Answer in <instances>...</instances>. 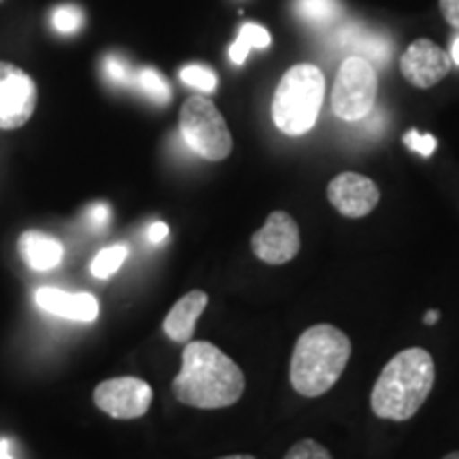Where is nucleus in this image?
Returning a JSON list of instances; mask_svg holds the SVG:
<instances>
[{
	"instance_id": "1",
	"label": "nucleus",
	"mask_w": 459,
	"mask_h": 459,
	"mask_svg": "<svg viewBox=\"0 0 459 459\" xmlns=\"http://www.w3.org/2000/svg\"><path fill=\"white\" fill-rule=\"evenodd\" d=\"M181 359V372L172 381V392L181 404L213 411L240 400L245 392L243 370L213 342L189 341Z\"/></svg>"
},
{
	"instance_id": "2",
	"label": "nucleus",
	"mask_w": 459,
	"mask_h": 459,
	"mask_svg": "<svg viewBox=\"0 0 459 459\" xmlns=\"http://www.w3.org/2000/svg\"><path fill=\"white\" fill-rule=\"evenodd\" d=\"M434 359L426 349L411 347L394 355L378 375L370 402L377 417L406 421L421 409L434 387Z\"/></svg>"
},
{
	"instance_id": "3",
	"label": "nucleus",
	"mask_w": 459,
	"mask_h": 459,
	"mask_svg": "<svg viewBox=\"0 0 459 459\" xmlns=\"http://www.w3.org/2000/svg\"><path fill=\"white\" fill-rule=\"evenodd\" d=\"M351 358L349 336L330 324L302 332L291 353V387L307 398H319L336 385Z\"/></svg>"
},
{
	"instance_id": "4",
	"label": "nucleus",
	"mask_w": 459,
	"mask_h": 459,
	"mask_svg": "<svg viewBox=\"0 0 459 459\" xmlns=\"http://www.w3.org/2000/svg\"><path fill=\"white\" fill-rule=\"evenodd\" d=\"M325 94L324 73L313 65L290 68L273 99L274 126L287 136H302L317 122Z\"/></svg>"
},
{
	"instance_id": "5",
	"label": "nucleus",
	"mask_w": 459,
	"mask_h": 459,
	"mask_svg": "<svg viewBox=\"0 0 459 459\" xmlns=\"http://www.w3.org/2000/svg\"><path fill=\"white\" fill-rule=\"evenodd\" d=\"M179 130L186 145L209 162H220L232 153V134L226 119L204 96H192L183 102Z\"/></svg>"
},
{
	"instance_id": "6",
	"label": "nucleus",
	"mask_w": 459,
	"mask_h": 459,
	"mask_svg": "<svg viewBox=\"0 0 459 459\" xmlns=\"http://www.w3.org/2000/svg\"><path fill=\"white\" fill-rule=\"evenodd\" d=\"M377 73L368 60L351 56L342 62L332 90V111L342 122H361L375 108Z\"/></svg>"
},
{
	"instance_id": "7",
	"label": "nucleus",
	"mask_w": 459,
	"mask_h": 459,
	"mask_svg": "<svg viewBox=\"0 0 459 459\" xmlns=\"http://www.w3.org/2000/svg\"><path fill=\"white\" fill-rule=\"evenodd\" d=\"M37 108V85L20 66L0 62V130L28 124Z\"/></svg>"
},
{
	"instance_id": "8",
	"label": "nucleus",
	"mask_w": 459,
	"mask_h": 459,
	"mask_svg": "<svg viewBox=\"0 0 459 459\" xmlns=\"http://www.w3.org/2000/svg\"><path fill=\"white\" fill-rule=\"evenodd\" d=\"M149 383L136 377H117L102 381L94 389V404L113 419H139L152 406Z\"/></svg>"
},
{
	"instance_id": "9",
	"label": "nucleus",
	"mask_w": 459,
	"mask_h": 459,
	"mask_svg": "<svg viewBox=\"0 0 459 459\" xmlns=\"http://www.w3.org/2000/svg\"><path fill=\"white\" fill-rule=\"evenodd\" d=\"M251 249L257 260L281 266L294 260L300 251V230L294 217L285 211H274L251 238Z\"/></svg>"
},
{
	"instance_id": "10",
	"label": "nucleus",
	"mask_w": 459,
	"mask_h": 459,
	"mask_svg": "<svg viewBox=\"0 0 459 459\" xmlns=\"http://www.w3.org/2000/svg\"><path fill=\"white\" fill-rule=\"evenodd\" d=\"M328 200L344 217H366L381 200L378 186L359 172H341L328 186Z\"/></svg>"
},
{
	"instance_id": "11",
	"label": "nucleus",
	"mask_w": 459,
	"mask_h": 459,
	"mask_svg": "<svg viewBox=\"0 0 459 459\" xmlns=\"http://www.w3.org/2000/svg\"><path fill=\"white\" fill-rule=\"evenodd\" d=\"M400 71L411 85L426 90L446 77L451 71V57L436 43L419 39L402 56Z\"/></svg>"
},
{
	"instance_id": "12",
	"label": "nucleus",
	"mask_w": 459,
	"mask_h": 459,
	"mask_svg": "<svg viewBox=\"0 0 459 459\" xmlns=\"http://www.w3.org/2000/svg\"><path fill=\"white\" fill-rule=\"evenodd\" d=\"M34 302L45 313L62 319L82 321V324H91L100 311L99 300L91 294H85V291L71 294V291L56 290V287H39L37 294H34Z\"/></svg>"
},
{
	"instance_id": "13",
	"label": "nucleus",
	"mask_w": 459,
	"mask_h": 459,
	"mask_svg": "<svg viewBox=\"0 0 459 459\" xmlns=\"http://www.w3.org/2000/svg\"><path fill=\"white\" fill-rule=\"evenodd\" d=\"M336 45L338 48H347L358 54L364 60H368L370 65L385 66L392 57L394 43L392 39L385 34L370 32L359 24H347L336 32Z\"/></svg>"
},
{
	"instance_id": "14",
	"label": "nucleus",
	"mask_w": 459,
	"mask_h": 459,
	"mask_svg": "<svg viewBox=\"0 0 459 459\" xmlns=\"http://www.w3.org/2000/svg\"><path fill=\"white\" fill-rule=\"evenodd\" d=\"M209 296L203 290H194L181 298L175 307L170 308L164 319V332L170 341L187 344L196 332V321L204 313Z\"/></svg>"
},
{
	"instance_id": "15",
	"label": "nucleus",
	"mask_w": 459,
	"mask_h": 459,
	"mask_svg": "<svg viewBox=\"0 0 459 459\" xmlns=\"http://www.w3.org/2000/svg\"><path fill=\"white\" fill-rule=\"evenodd\" d=\"M17 249H20L26 266L37 273L51 271L65 257V247L60 240L41 232V230H26L17 240Z\"/></svg>"
},
{
	"instance_id": "16",
	"label": "nucleus",
	"mask_w": 459,
	"mask_h": 459,
	"mask_svg": "<svg viewBox=\"0 0 459 459\" xmlns=\"http://www.w3.org/2000/svg\"><path fill=\"white\" fill-rule=\"evenodd\" d=\"M268 45H271V34H268L266 28L257 24H245L240 28L238 39L232 43V48H230V60H232L234 65H245L251 49H262L268 48Z\"/></svg>"
},
{
	"instance_id": "17",
	"label": "nucleus",
	"mask_w": 459,
	"mask_h": 459,
	"mask_svg": "<svg viewBox=\"0 0 459 459\" xmlns=\"http://www.w3.org/2000/svg\"><path fill=\"white\" fill-rule=\"evenodd\" d=\"M296 13L311 24H330L342 13L336 0H298Z\"/></svg>"
},
{
	"instance_id": "18",
	"label": "nucleus",
	"mask_w": 459,
	"mask_h": 459,
	"mask_svg": "<svg viewBox=\"0 0 459 459\" xmlns=\"http://www.w3.org/2000/svg\"><path fill=\"white\" fill-rule=\"evenodd\" d=\"M126 257H128V249L124 245L107 247V249L99 251L94 260H91L90 271L96 279H108L124 266Z\"/></svg>"
},
{
	"instance_id": "19",
	"label": "nucleus",
	"mask_w": 459,
	"mask_h": 459,
	"mask_svg": "<svg viewBox=\"0 0 459 459\" xmlns=\"http://www.w3.org/2000/svg\"><path fill=\"white\" fill-rule=\"evenodd\" d=\"M134 85H139L143 94H147L149 99L158 105H166L170 100V88L166 83V79L153 68H143V71L136 73Z\"/></svg>"
},
{
	"instance_id": "20",
	"label": "nucleus",
	"mask_w": 459,
	"mask_h": 459,
	"mask_svg": "<svg viewBox=\"0 0 459 459\" xmlns=\"http://www.w3.org/2000/svg\"><path fill=\"white\" fill-rule=\"evenodd\" d=\"M181 82L189 85V88H196L200 91H206V94H211V91L217 90L215 73L211 71V68H206V66H198V65L186 66L181 71Z\"/></svg>"
},
{
	"instance_id": "21",
	"label": "nucleus",
	"mask_w": 459,
	"mask_h": 459,
	"mask_svg": "<svg viewBox=\"0 0 459 459\" xmlns=\"http://www.w3.org/2000/svg\"><path fill=\"white\" fill-rule=\"evenodd\" d=\"M51 24H54L56 30L62 34L77 32L79 28L83 26L82 9L74 7V4H62V7H57L54 11V15H51Z\"/></svg>"
},
{
	"instance_id": "22",
	"label": "nucleus",
	"mask_w": 459,
	"mask_h": 459,
	"mask_svg": "<svg viewBox=\"0 0 459 459\" xmlns=\"http://www.w3.org/2000/svg\"><path fill=\"white\" fill-rule=\"evenodd\" d=\"M105 77L115 85H134L136 73L122 56L113 54L105 57Z\"/></svg>"
},
{
	"instance_id": "23",
	"label": "nucleus",
	"mask_w": 459,
	"mask_h": 459,
	"mask_svg": "<svg viewBox=\"0 0 459 459\" xmlns=\"http://www.w3.org/2000/svg\"><path fill=\"white\" fill-rule=\"evenodd\" d=\"M283 459H332V455L324 445L317 443V440L307 438L291 446Z\"/></svg>"
},
{
	"instance_id": "24",
	"label": "nucleus",
	"mask_w": 459,
	"mask_h": 459,
	"mask_svg": "<svg viewBox=\"0 0 459 459\" xmlns=\"http://www.w3.org/2000/svg\"><path fill=\"white\" fill-rule=\"evenodd\" d=\"M404 145L412 152L421 153L423 158H429L436 149V139L432 134H419L417 130H409L404 134Z\"/></svg>"
},
{
	"instance_id": "25",
	"label": "nucleus",
	"mask_w": 459,
	"mask_h": 459,
	"mask_svg": "<svg viewBox=\"0 0 459 459\" xmlns=\"http://www.w3.org/2000/svg\"><path fill=\"white\" fill-rule=\"evenodd\" d=\"M108 217H111V211H108L107 204H91L88 209V221L91 228H105L108 223Z\"/></svg>"
},
{
	"instance_id": "26",
	"label": "nucleus",
	"mask_w": 459,
	"mask_h": 459,
	"mask_svg": "<svg viewBox=\"0 0 459 459\" xmlns=\"http://www.w3.org/2000/svg\"><path fill=\"white\" fill-rule=\"evenodd\" d=\"M440 11L445 20L459 30V0H440Z\"/></svg>"
},
{
	"instance_id": "27",
	"label": "nucleus",
	"mask_w": 459,
	"mask_h": 459,
	"mask_svg": "<svg viewBox=\"0 0 459 459\" xmlns=\"http://www.w3.org/2000/svg\"><path fill=\"white\" fill-rule=\"evenodd\" d=\"M166 238H169V226H166V223L156 221V223H152V226H149V230H147V240H149V243L158 245V243H162V240H166Z\"/></svg>"
},
{
	"instance_id": "28",
	"label": "nucleus",
	"mask_w": 459,
	"mask_h": 459,
	"mask_svg": "<svg viewBox=\"0 0 459 459\" xmlns=\"http://www.w3.org/2000/svg\"><path fill=\"white\" fill-rule=\"evenodd\" d=\"M0 459H15L13 443L9 438H0Z\"/></svg>"
},
{
	"instance_id": "29",
	"label": "nucleus",
	"mask_w": 459,
	"mask_h": 459,
	"mask_svg": "<svg viewBox=\"0 0 459 459\" xmlns=\"http://www.w3.org/2000/svg\"><path fill=\"white\" fill-rule=\"evenodd\" d=\"M451 60L455 62V65L459 66V37H457L455 41H453V45H451Z\"/></svg>"
},
{
	"instance_id": "30",
	"label": "nucleus",
	"mask_w": 459,
	"mask_h": 459,
	"mask_svg": "<svg viewBox=\"0 0 459 459\" xmlns=\"http://www.w3.org/2000/svg\"><path fill=\"white\" fill-rule=\"evenodd\" d=\"M423 321H426L428 325H432V324H436V321H438V311H429L426 317H423Z\"/></svg>"
},
{
	"instance_id": "31",
	"label": "nucleus",
	"mask_w": 459,
	"mask_h": 459,
	"mask_svg": "<svg viewBox=\"0 0 459 459\" xmlns=\"http://www.w3.org/2000/svg\"><path fill=\"white\" fill-rule=\"evenodd\" d=\"M220 459H255L254 455H228V457H220Z\"/></svg>"
},
{
	"instance_id": "32",
	"label": "nucleus",
	"mask_w": 459,
	"mask_h": 459,
	"mask_svg": "<svg viewBox=\"0 0 459 459\" xmlns=\"http://www.w3.org/2000/svg\"><path fill=\"white\" fill-rule=\"evenodd\" d=\"M443 459H459V451H455V453H449V455L443 457Z\"/></svg>"
}]
</instances>
